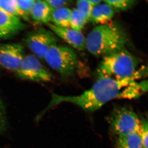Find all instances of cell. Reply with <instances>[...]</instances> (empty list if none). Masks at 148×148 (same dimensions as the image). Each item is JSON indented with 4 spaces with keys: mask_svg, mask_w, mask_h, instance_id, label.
<instances>
[{
    "mask_svg": "<svg viewBox=\"0 0 148 148\" xmlns=\"http://www.w3.org/2000/svg\"><path fill=\"white\" fill-rule=\"evenodd\" d=\"M135 76L123 79L100 77L93 86L82 94L76 96H61L53 93L52 100L45 110L63 102L71 103L86 112H93L114 99H119L122 90Z\"/></svg>",
    "mask_w": 148,
    "mask_h": 148,
    "instance_id": "cell-1",
    "label": "cell"
},
{
    "mask_svg": "<svg viewBox=\"0 0 148 148\" xmlns=\"http://www.w3.org/2000/svg\"><path fill=\"white\" fill-rule=\"evenodd\" d=\"M129 43L124 29L119 23L112 21L95 27L86 38V48L97 57L125 49Z\"/></svg>",
    "mask_w": 148,
    "mask_h": 148,
    "instance_id": "cell-2",
    "label": "cell"
},
{
    "mask_svg": "<svg viewBox=\"0 0 148 148\" xmlns=\"http://www.w3.org/2000/svg\"><path fill=\"white\" fill-rule=\"evenodd\" d=\"M139 61L138 58L123 49L103 57L97 69L98 78L123 79L135 76Z\"/></svg>",
    "mask_w": 148,
    "mask_h": 148,
    "instance_id": "cell-3",
    "label": "cell"
},
{
    "mask_svg": "<svg viewBox=\"0 0 148 148\" xmlns=\"http://www.w3.org/2000/svg\"><path fill=\"white\" fill-rule=\"evenodd\" d=\"M44 59L51 69L64 77L75 73L78 64V56L71 47L54 45L49 49Z\"/></svg>",
    "mask_w": 148,
    "mask_h": 148,
    "instance_id": "cell-4",
    "label": "cell"
},
{
    "mask_svg": "<svg viewBox=\"0 0 148 148\" xmlns=\"http://www.w3.org/2000/svg\"><path fill=\"white\" fill-rule=\"evenodd\" d=\"M108 120L112 131L117 136L140 134L141 120L132 109L126 107L115 108Z\"/></svg>",
    "mask_w": 148,
    "mask_h": 148,
    "instance_id": "cell-5",
    "label": "cell"
},
{
    "mask_svg": "<svg viewBox=\"0 0 148 148\" xmlns=\"http://www.w3.org/2000/svg\"><path fill=\"white\" fill-rule=\"evenodd\" d=\"M58 40L53 32L39 28L27 34L24 42L36 57L44 59L49 49L57 44Z\"/></svg>",
    "mask_w": 148,
    "mask_h": 148,
    "instance_id": "cell-6",
    "label": "cell"
},
{
    "mask_svg": "<svg viewBox=\"0 0 148 148\" xmlns=\"http://www.w3.org/2000/svg\"><path fill=\"white\" fill-rule=\"evenodd\" d=\"M16 75L23 79L37 82H49L52 75L42 64L38 58L34 55H25Z\"/></svg>",
    "mask_w": 148,
    "mask_h": 148,
    "instance_id": "cell-7",
    "label": "cell"
},
{
    "mask_svg": "<svg viewBox=\"0 0 148 148\" xmlns=\"http://www.w3.org/2000/svg\"><path fill=\"white\" fill-rule=\"evenodd\" d=\"M25 55L23 46L17 43L0 44V66L16 72L19 69Z\"/></svg>",
    "mask_w": 148,
    "mask_h": 148,
    "instance_id": "cell-8",
    "label": "cell"
},
{
    "mask_svg": "<svg viewBox=\"0 0 148 148\" xmlns=\"http://www.w3.org/2000/svg\"><path fill=\"white\" fill-rule=\"evenodd\" d=\"M26 27L18 16L0 10V41L12 38Z\"/></svg>",
    "mask_w": 148,
    "mask_h": 148,
    "instance_id": "cell-9",
    "label": "cell"
},
{
    "mask_svg": "<svg viewBox=\"0 0 148 148\" xmlns=\"http://www.w3.org/2000/svg\"><path fill=\"white\" fill-rule=\"evenodd\" d=\"M47 25L56 36L74 48L80 51L84 50L85 49L86 38L80 32L69 28L58 27L50 23H48Z\"/></svg>",
    "mask_w": 148,
    "mask_h": 148,
    "instance_id": "cell-10",
    "label": "cell"
},
{
    "mask_svg": "<svg viewBox=\"0 0 148 148\" xmlns=\"http://www.w3.org/2000/svg\"><path fill=\"white\" fill-rule=\"evenodd\" d=\"M115 11L106 3H101L93 6L89 21L98 25L108 24L113 18Z\"/></svg>",
    "mask_w": 148,
    "mask_h": 148,
    "instance_id": "cell-11",
    "label": "cell"
},
{
    "mask_svg": "<svg viewBox=\"0 0 148 148\" xmlns=\"http://www.w3.org/2000/svg\"><path fill=\"white\" fill-rule=\"evenodd\" d=\"M51 8L42 0H35L30 12V15L36 22L49 23L51 21Z\"/></svg>",
    "mask_w": 148,
    "mask_h": 148,
    "instance_id": "cell-12",
    "label": "cell"
},
{
    "mask_svg": "<svg viewBox=\"0 0 148 148\" xmlns=\"http://www.w3.org/2000/svg\"><path fill=\"white\" fill-rule=\"evenodd\" d=\"M147 91V81L138 83L133 80L122 90L120 99H136Z\"/></svg>",
    "mask_w": 148,
    "mask_h": 148,
    "instance_id": "cell-13",
    "label": "cell"
},
{
    "mask_svg": "<svg viewBox=\"0 0 148 148\" xmlns=\"http://www.w3.org/2000/svg\"><path fill=\"white\" fill-rule=\"evenodd\" d=\"M71 10L68 8L54 9L51 8V21L53 25L63 28L70 27Z\"/></svg>",
    "mask_w": 148,
    "mask_h": 148,
    "instance_id": "cell-14",
    "label": "cell"
},
{
    "mask_svg": "<svg viewBox=\"0 0 148 148\" xmlns=\"http://www.w3.org/2000/svg\"><path fill=\"white\" fill-rule=\"evenodd\" d=\"M115 146L116 148H144L138 133L118 136Z\"/></svg>",
    "mask_w": 148,
    "mask_h": 148,
    "instance_id": "cell-15",
    "label": "cell"
},
{
    "mask_svg": "<svg viewBox=\"0 0 148 148\" xmlns=\"http://www.w3.org/2000/svg\"><path fill=\"white\" fill-rule=\"evenodd\" d=\"M0 10L18 17L20 16L25 21H30L29 16L18 8L16 0H0Z\"/></svg>",
    "mask_w": 148,
    "mask_h": 148,
    "instance_id": "cell-16",
    "label": "cell"
},
{
    "mask_svg": "<svg viewBox=\"0 0 148 148\" xmlns=\"http://www.w3.org/2000/svg\"><path fill=\"white\" fill-rule=\"evenodd\" d=\"M138 0H103L115 11H126L130 9L138 2Z\"/></svg>",
    "mask_w": 148,
    "mask_h": 148,
    "instance_id": "cell-17",
    "label": "cell"
},
{
    "mask_svg": "<svg viewBox=\"0 0 148 148\" xmlns=\"http://www.w3.org/2000/svg\"><path fill=\"white\" fill-rule=\"evenodd\" d=\"M87 22L76 8H74L71 10L70 27L72 29L81 32Z\"/></svg>",
    "mask_w": 148,
    "mask_h": 148,
    "instance_id": "cell-18",
    "label": "cell"
},
{
    "mask_svg": "<svg viewBox=\"0 0 148 148\" xmlns=\"http://www.w3.org/2000/svg\"><path fill=\"white\" fill-rule=\"evenodd\" d=\"M77 9L86 21L90 20L93 6L87 0H76Z\"/></svg>",
    "mask_w": 148,
    "mask_h": 148,
    "instance_id": "cell-19",
    "label": "cell"
},
{
    "mask_svg": "<svg viewBox=\"0 0 148 148\" xmlns=\"http://www.w3.org/2000/svg\"><path fill=\"white\" fill-rule=\"evenodd\" d=\"M144 148H148V121L143 118L141 120V128L140 134Z\"/></svg>",
    "mask_w": 148,
    "mask_h": 148,
    "instance_id": "cell-20",
    "label": "cell"
},
{
    "mask_svg": "<svg viewBox=\"0 0 148 148\" xmlns=\"http://www.w3.org/2000/svg\"><path fill=\"white\" fill-rule=\"evenodd\" d=\"M7 128V120L5 108L3 103L0 100V134L5 131Z\"/></svg>",
    "mask_w": 148,
    "mask_h": 148,
    "instance_id": "cell-21",
    "label": "cell"
},
{
    "mask_svg": "<svg viewBox=\"0 0 148 148\" xmlns=\"http://www.w3.org/2000/svg\"><path fill=\"white\" fill-rule=\"evenodd\" d=\"M47 2L52 8H61L69 5L71 3L72 0H45Z\"/></svg>",
    "mask_w": 148,
    "mask_h": 148,
    "instance_id": "cell-22",
    "label": "cell"
},
{
    "mask_svg": "<svg viewBox=\"0 0 148 148\" xmlns=\"http://www.w3.org/2000/svg\"><path fill=\"white\" fill-rule=\"evenodd\" d=\"M87 1H88L90 3H91L92 5L95 6L101 3L103 0H87Z\"/></svg>",
    "mask_w": 148,
    "mask_h": 148,
    "instance_id": "cell-23",
    "label": "cell"
},
{
    "mask_svg": "<svg viewBox=\"0 0 148 148\" xmlns=\"http://www.w3.org/2000/svg\"><path fill=\"white\" fill-rule=\"evenodd\" d=\"M20 1H34L35 0H20Z\"/></svg>",
    "mask_w": 148,
    "mask_h": 148,
    "instance_id": "cell-24",
    "label": "cell"
}]
</instances>
